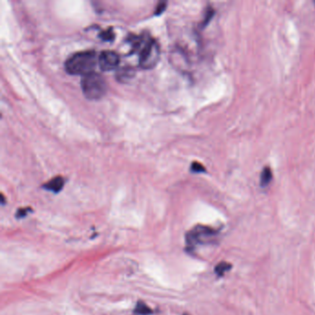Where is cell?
I'll return each instance as SVG.
<instances>
[{
	"instance_id": "6da1fadb",
	"label": "cell",
	"mask_w": 315,
	"mask_h": 315,
	"mask_svg": "<svg viewBox=\"0 0 315 315\" xmlns=\"http://www.w3.org/2000/svg\"><path fill=\"white\" fill-rule=\"evenodd\" d=\"M97 63V53L94 50L81 51L73 54L67 59L65 69L69 74L84 77L95 73Z\"/></svg>"
},
{
	"instance_id": "7a4b0ae2",
	"label": "cell",
	"mask_w": 315,
	"mask_h": 315,
	"mask_svg": "<svg viewBox=\"0 0 315 315\" xmlns=\"http://www.w3.org/2000/svg\"><path fill=\"white\" fill-rule=\"evenodd\" d=\"M81 89L87 99L98 100L105 97L107 91V84L102 75L93 73L82 78Z\"/></svg>"
},
{
	"instance_id": "3957f363",
	"label": "cell",
	"mask_w": 315,
	"mask_h": 315,
	"mask_svg": "<svg viewBox=\"0 0 315 315\" xmlns=\"http://www.w3.org/2000/svg\"><path fill=\"white\" fill-rule=\"evenodd\" d=\"M160 58V47L154 39L145 41L140 48V67L144 70L154 69Z\"/></svg>"
},
{
	"instance_id": "277c9868",
	"label": "cell",
	"mask_w": 315,
	"mask_h": 315,
	"mask_svg": "<svg viewBox=\"0 0 315 315\" xmlns=\"http://www.w3.org/2000/svg\"><path fill=\"white\" fill-rule=\"evenodd\" d=\"M218 231L214 228L205 226H197L193 228L186 236L187 245L193 249L196 245L209 244L215 240Z\"/></svg>"
},
{
	"instance_id": "5b68a950",
	"label": "cell",
	"mask_w": 315,
	"mask_h": 315,
	"mask_svg": "<svg viewBox=\"0 0 315 315\" xmlns=\"http://www.w3.org/2000/svg\"><path fill=\"white\" fill-rule=\"evenodd\" d=\"M98 64L103 72L113 71L120 64V56L114 51L105 50L98 57Z\"/></svg>"
},
{
	"instance_id": "8992f818",
	"label": "cell",
	"mask_w": 315,
	"mask_h": 315,
	"mask_svg": "<svg viewBox=\"0 0 315 315\" xmlns=\"http://www.w3.org/2000/svg\"><path fill=\"white\" fill-rule=\"evenodd\" d=\"M64 184V178L60 177V176H57V177H55V178L50 179L48 182H47L46 184H44V188L46 190L49 191V192L57 194L63 189Z\"/></svg>"
},
{
	"instance_id": "52a82bcc",
	"label": "cell",
	"mask_w": 315,
	"mask_h": 315,
	"mask_svg": "<svg viewBox=\"0 0 315 315\" xmlns=\"http://www.w3.org/2000/svg\"><path fill=\"white\" fill-rule=\"evenodd\" d=\"M134 75H135V71L132 68L123 67L117 72L116 78L121 82H127L129 80H131L134 77Z\"/></svg>"
},
{
	"instance_id": "ba28073f",
	"label": "cell",
	"mask_w": 315,
	"mask_h": 315,
	"mask_svg": "<svg viewBox=\"0 0 315 315\" xmlns=\"http://www.w3.org/2000/svg\"><path fill=\"white\" fill-rule=\"evenodd\" d=\"M153 310L149 307L145 302L139 300L135 306V309L133 311V314L135 315H153Z\"/></svg>"
},
{
	"instance_id": "9c48e42d",
	"label": "cell",
	"mask_w": 315,
	"mask_h": 315,
	"mask_svg": "<svg viewBox=\"0 0 315 315\" xmlns=\"http://www.w3.org/2000/svg\"><path fill=\"white\" fill-rule=\"evenodd\" d=\"M231 268V265L228 264V263H226V262H222L218 264L216 268H215V272L217 273V275H219V276H223V275L226 274V272H228Z\"/></svg>"
},
{
	"instance_id": "30bf717a",
	"label": "cell",
	"mask_w": 315,
	"mask_h": 315,
	"mask_svg": "<svg viewBox=\"0 0 315 315\" xmlns=\"http://www.w3.org/2000/svg\"><path fill=\"white\" fill-rule=\"evenodd\" d=\"M272 179V171L269 168H266L261 175V185L267 186Z\"/></svg>"
},
{
	"instance_id": "8fae6325",
	"label": "cell",
	"mask_w": 315,
	"mask_h": 315,
	"mask_svg": "<svg viewBox=\"0 0 315 315\" xmlns=\"http://www.w3.org/2000/svg\"><path fill=\"white\" fill-rule=\"evenodd\" d=\"M103 40L111 41L114 38V33L112 29H108L106 31L101 32L99 35Z\"/></svg>"
},
{
	"instance_id": "7c38bea8",
	"label": "cell",
	"mask_w": 315,
	"mask_h": 315,
	"mask_svg": "<svg viewBox=\"0 0 315 315\" xmlns=\"http://www.w3.org/2000/svg\"><path fill=\"white\" fill-rule=\"evenodd\" d=\"M204 170H205L204 167L198 162H194V164L192 165V171H194V172L199 173V172H203Z\"/></svg>"
},
{
	"instance_id": "4fadbf2b",
	"label": "cell",
	"mask_w": 315,
	"mask_h": 315,
	"mask_svg": "<svg viewBox=\"0 0 315 315\" xmlns=\"http://www.w3.org/2000/svg\"><path fill=\"white\" fill-rule=\"evenodd\" d=\"M29 212H31V208H21L17 212L16 217L18 218H23L27 216Z\"/></svg>"
},
{
	"instance_id": "5bb4252c",
	"label": "cell",
	"mask_w": 315,
	"mask_h": 315,
	"mask_svg": "<svg viewBox=\"0 0 315 315\" xmlns=\"http://www.w3.org/2000/svg\"><path fill=\"white\" fill-rule=\"evenodd\" d=\"M166 7H167V3L166 2H161L157 5L156 7V11H155V14H161L162 12L166 9Z\"/></svg>"
},
{
	"instance_id": "9a60e30c",
	"label": "cell",
	"mask_w": 315,
	"mask_h": 315,
	"mask_svg": "<svg viewBox=\"0 0 315 315\" xmlns=\"http://www.w3.org/2000/svg\"><path fill=\"white\" fill-rule=\"evenodd\" d=\"M1 199H2V200H1L2 204L4 205V204H5V197H4V195H3V194H1Z\"/></svg>"
},
{
	"instance_id": "2e32d148",
	"label": "cell",
	"mask_w": 315,
	"mask_h": 315,
	"mask_svg": "<svg viewBox=\"0 0 315 315\" xmlns=\"http://www.w3.org/2000/svg\"><path fill=\"white\" fill-rule=\"evenodd\" d=\"M188 315V314H184V315Z\"/></svg>"
}]
</instances>
